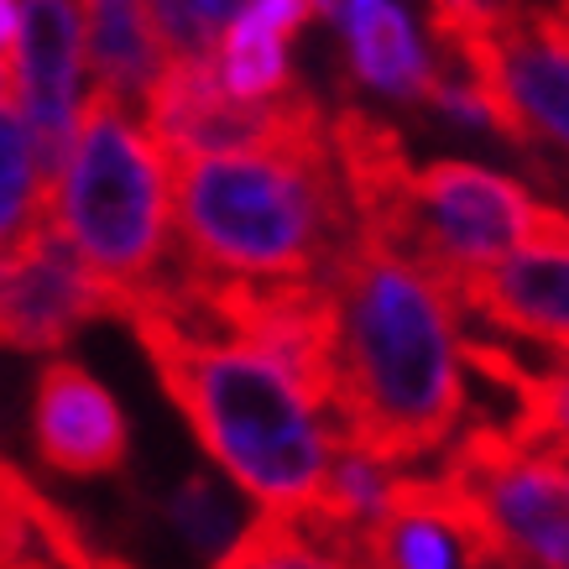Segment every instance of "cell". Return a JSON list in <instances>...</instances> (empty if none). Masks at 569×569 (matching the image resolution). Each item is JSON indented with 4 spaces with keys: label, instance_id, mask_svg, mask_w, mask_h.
Listing matches in <instances>:
<instances>
[{
    "label": "cell",
    "instance_id": "1",
    "mask_svg": "<svg viewBox=\"0 0 569 569\" xmlns=\"http://www.w3.org/2000/svg\"><path fill=\"white\" fill-rule=\"evenodd\" d=\"M325 282L335 298L329 423L340 445L381 466L439 455L470 408L460 303L429 267L366 230Z\"/></svg>",
    "mask_w": 569,
    "mask_h": 569
},
{
    "label": "cell",
    "instance_id": "3",
    "mask_svg": "<svg viewBox=\"0 0 569 569\" xmlns=\"http://www.w3.org/2000/svg\"><path fill=\"white\" fill-rule=\"evenodd\" d=\"M178 261L209 277L325 282L356 236L329 121L303 137L241 152L173 157Z\"/></svg>",
    "mask_w": 569,
    "mask_h": 569
},
{
    "label": "cell",
    "instance_id": "8",
    "mask_svg": "<svg viewBox=\"0 0 569 569\" xmlns=\"http://www.w3.org/2000/svg\"><path fill=\"white\" fill-rule=\"evenodd\" d=\"M89 319H121V298L37 214L17 241L0 246V346L58 350Z\"/></svg>",
    "mask_w": 569,
    "mask_h": 569
},
{
    "label": "cell",
    "instance_id": "13",
    "mask_svg": "<svg viewBox=\"0 0 569 569\" xmlns=\"http://www.w3.org/2000/svg\"><path fill=\"white\" fill-rule=\"evenodd\" d=\"M214 569H381L371 528H340L319 512H267L246 528Z\"/></svg>",
    "mask_w": 569,
    "mask_h": 569
},
{
    "label": "cell",
    "instance_id": "2",
    "mask_svg": "<svg viewBox=\"0 0 569 569\" xmlns=\"http://www.w3.org/2000/svg\"><path fill=\"white\" fill-rule=\"evenodd\" d=\"M162 392L189 418L209 460L267 512H313L340 433L288 366L236 335L189 325L157 303H126Z\"/></svg>",
    "mask_w": 569,
    "mask_h": 569
},
{
    "label": "cell",
    "instance_id": "4",
    "mask_svg": "<svg viewBox=\"0 0 569 569\" xmlns=\"http://www.w3.org/2000/svg\"><path fill=\"white\" fill-rule=\"evenodd\" d=\"M42 220L121 298V313L137 293L168 277L178 257L173 173L116 94L89 89L79 104L69 152L42 193Z\"/></svg>",
    "mask_w": 569,
    "mask_h": 569
},
{
    "label": "cell",
    "instance_id": "20",
    "mask_svg": "<svg viewBox=\"0 0 569 569\" xmlns=\"http://www.w3.org/2000/svg\"><path fill=\"white\" fill-rule=\"evenodd\" d=\"M429 11H433L439 48H455V42L481 37V32H501L507 21L522 17L518 0H429Z\"/></svg>",
    "mask_w": 569,
    "mask_h": 569
},
{
    "label": "cell",
    "instance_id": "14",
    "mask_svg": "<svg viewBox=\"0 0 569 569\" xmlns=\"http://www.w3.org/2000/svg\"><path fill=\"white\" fill-rule=\"evenodd\" d=\"M309 0H251L214 42V79L236 100H272L293 89L288 42L303 32Z\"/></svg>",
    "mask_w": 569,
    "mask_h": 569
},
{
    "label": "cell",
    "instance_id": "5",
    "mask_svg": "<svg viewBox=\"0 0 569 569\" xmlns=\"http://www.w3.org/2000/svg\"><path fill=\"white\" fill-rule=\"evenodd\" d=\"M445 528L470 565L569 569V466H553L497 423L455 439L439 476H397L392 501Z\"/></svg>",
    "mask_w": 569,
    "mask_h": 569
},
{
    "label": "cell",
    "instance_id": "18",
    "mask_svg": "<svg viewBox=\"0 0 569 569\" xmlns=\"http://www.w3.org/2000/svg\"><path fill=\"white\" fill-rule=\"evenodd\" d=\"M246 6L251 0H147V17L162 58H214V42Z\"/></svg>",
    "mask_w": 569,
    "mask_h": 569
},
{
    "label": "cell",
    "instance_id": "17",
    "mask_svg": "<svg viewBox=\"0 0 569 569\" xmlns=\"http://www.w3.org/2000/svg\"><path fill=\"white\" fill-rule=\"evenodd\" d=\"M42 193H48V178L37 162L32 131L17 104H0V246L17 241L42 214Z\"/></svg>",
    "mask_w": 569,
    "mask_h": 569
},
{
    "label": "cell",
    "instance_id": "21",
    "mask_svg": "<svg viewBox=\"0 0 569 569\" xmlns=\"http://www.w3.org/2000/svg\"><path fill=\"white\" fill-rule=\"evenodd\" d=\"M17 32H21V0H0V52L6 58L17 48Z\"/></svg>",
    "mask_w": 569,
    "mask_h": 569
},
{
    "label": "cell",
    "instance_id": "12",
    "mask_svg": "<svg viewBox=\"0 0 569 569\" xmlns=\"http://www.w3.org/2000/svg\"><path fill=\"white\" fill-rule=\"evenodd\" d=\"M0 569H131L84 533L48 491L0 460Z\"/></svg>",
    "mask_w": 569,
    "mask_h": 569
},
{
    "label": "cell",
    "instance_id": "6",
    "mask_svg": "<svg viewBox=\"0 0 569 569\" xmlns=\"http://www.w3.org/2000/svg\"><path fill=\"white\" fill-rule=\"evenodd\" d=\"M559 236H569L565 209L533 199L518 178L491 173L481 162H455V157L413 168L392 224L381 230V241L408 251L445 288L476 267H491L522 246L559 241Z\"/></svg>",
    "mask_w": 569,
    "mask_h": 569
},
{
    "label": "cell",
    "instance_id": "24",
    "mask_svg": "<svg viewBox=\"0 0 569 569\" xmlns=\"http://www.w3.org/2000/svg\"><path fill=\"white\" fill-rule=\"evenodd\" d=\"M470 569H533V565H501L497 559V565H470Z\"/></svg>",
    "mask_w": 569,
    "mask_h": 569
},
{
    "label": "cell",
    "instance_id": "10",
    "mask_svg": "<svg viewBox=\"0 0 569 569\" xmlns=\"http://www.w3.org/2000/svg\"><path fill=\"white\" fill-rule=\"evenodd\" d=\"M32 445L42 466L73 481L116 476L131 455V423H126L116 392L89 366L52 356L32 381Z\"/></svg>",
    "mask_w": 569,
    "mask_h": 569
},
{
    "label": "cell",
    "instance_id": "19",
    "mask_svg": "<svg viewBox=\"0 0 569 569\" xmlns=\"http://www.w3.org/2000/svg\"><path fill=\"white\" fill-rule=\"evenodd\" d=\"M168 518L178 522V533L189 538L193 549L209 553L224 533H230V501H224L204 476H189L183 491H173V501H168Z\"/></svg>",
    "mask_w": 569,
    "mask_h": 569
},
{
    "label": "cell",
    "instance_id": "9",
    "mask_svg": "<svg viewBox=\"0 0 569 569\" xmlns=\"http://www.w3.org/2000/svg\"><path fill=\"white\" fill-rule=\"evenodd\" d=\"M84 11L79 0H21V32L11 48V104L37 141L42 178L52 183L84 104Z\"/></svg>",
    "mask_w": 569,
    "mask_h": 569
},
{
    "label": "cell",
    "instance_id": "11",
    "mask_svg": "<svg viewBox=\"0 0 569 569\" xmlns=\"http://www.w3.org/2000/svg\"><path fill=\"white\" fill-rule=\"evenodd\" d=\"M449 298L497 335H518L553 356H569V236L476 267L449 282Z\"/></svg>",
    "mask_w": 569,
    "mask_h": 569
},
{
    "label": "cell",
    "instance_id": "25",
    "mask_svg": "<svg viewBox=\"0 0 569 569\" xmlns=\"http://www.w3.org/2000/svg\"><path fill=\"white\" fill-rule=\"evenodd\" d=\"M559 17H569V0H559Z\"/></svg>",
    "mask_w": 569,
    "mask_h": 569
},
{
    "label": "cell",
    "instance_id": "23",
    "mask_svg": "<svg viewBox=\"0 0 569 569\" xmlns=\"http://www.w3.org/2000/svg\"><path fill=\"white\" fill-rule=\"evenodd\" d=\"M0 104H11V58H0Z\"/></svg>",
    "mask_w": 569,
    "mask_h": 569
},
{
    "label": "cell",
    "instance_id": "22",
    "mask_svg": "<svg viewBox=\"0 0 569 569\" xmlns=\"http://www.w3.org/2000/svg\"><path fill=\"white\" fill-rule=\"evenodd\" d=\"M350 6H356V0H309V11H319V17H329V21H346Z\"/></svg>",
    "mask_w": 569,
    "mask_h": 569
},
{
    "label": "cell",
    "instance_id": "7",
    "mask_svg": "<svg viewBox=\"0 0 569 569\" xmlns=\"http://www.w3.org/2000/svg\"><path fill=\"white\" fill-rule=\"evenodd\" d=\"M141 100H147V137L168 162L199 152L272 147L329 121L319 100L303 89H282L272 100H236L214 79V58H168Z\"/></svg>",
    "mask_w": 569,
    "mask_h": 569
},
{
    "label": "cell",
    "instance_id": "15",
    "mask_svg": "<svg viewBox=\"0 0 569 569\" xmlns=\"http://www.w3.org/2000/svg\"><path fill=\"white\" fill-rule=\"evenodd\" d=\"M346 42L356 79L392 100H423L433 84V52L418 42L413 21L392 0H356L346 11Z\"/></svg>",
    "mask_w": 569,
    "mask_h": 569
},
{
    "label": "cell",
    "instance_id": "16",
    "mask_svg": "<svg viewBox=\"0 0 569 569\" xmlns=\"http://www.w3.org/2000/svg\"><path fill=\"white\" fill-rule=\"evenodd\" d=\"M84 58L94 89L116 94L121 104L141 100L168 63L147 0H84Z\"/></svg>",
    "mask_w": 569,
    "mask_h": 569
}]
</instances>
